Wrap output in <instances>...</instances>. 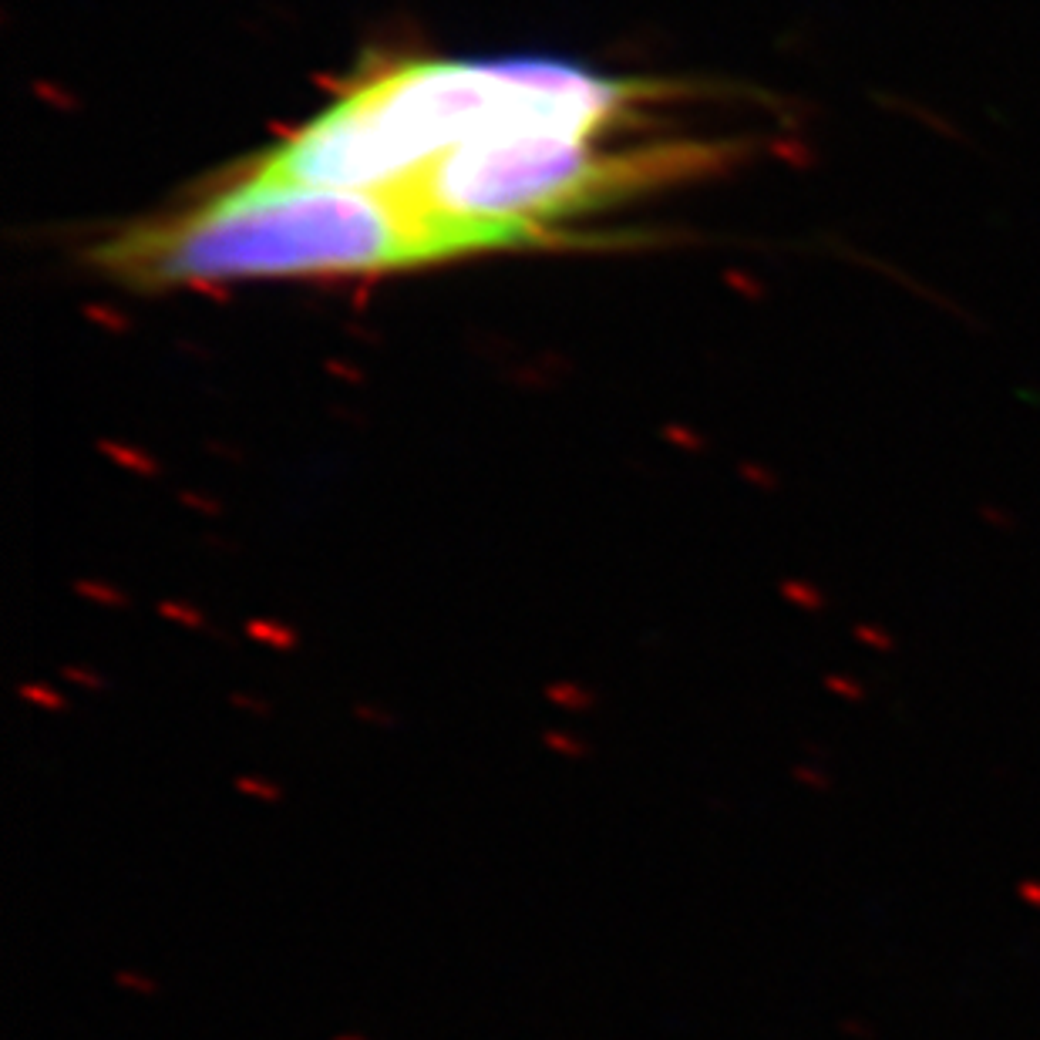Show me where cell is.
<instances>
[{
  "instance_id": "6da1fadb",
  "label": "cell",
  "mask_w": 1040,
  "mask_h": 1040,
  "mask_svg": "<svg viewBox=\"0 0 1040 1040\" xmlns=\"http://www.w3.org/2000/svg\"><path fill=\"white\" fill-rule=\"evenodd\" d=\"M677 95L552 58H404L351 81L327 108L239 172L391 192L441 155L502 135H616Z\"/></svg>"
},
{
  "instance_id": "7a4b0ae2",
  "label": "cell",
  "mask_w": 1040,
  "mask_h": 1040,
  "mask_svg": "<svg viewBox=\"0 0 1040 1040\" xmlns=\"http://www.w3.org/2000/svg\"><path fill=\"white\" fill-rule=\"evenodd\" d=\"M472 256L438 219L394 192L303 186L233 169L196 202L138 219L91 250L122 287L159 293L229 280L361 276Z\"/></svg>"
},
{
  "instance_id": "3957f363",
  "label": "cell",
  "mask_w": 1040,
  "mask_h": 1040,
  "mask_svg": "<svg viewBox=\"0 0 1040 1040\" xmlns=\"http://www.w3.org/2000/svg\"><path fill=\"white\" fill-rule=\"evenodd\" d=\"M731 145L660 142L613 149L610 135L529 132L462 145L391 189L455 229L472 253L549 246L566 219L717 169Z\"/></svg>"
},
{
  "instance_id": "277c9868",
  "label": "cell",
  "mask_w": 1040,
  "mask_h": 1040,
  "mask_svg": "<svg viewBox=\"0 0 1040 1040\" xmlns=\"http://www.w3.org/2000/svg\"><path fill=\"white\" fill-rule=\"evenodd\" d=\"M546 701H549L552 707H559V711L589 714V711H596L600 697H596L589 687L576 684V680H552V684H546Z\"/></svg>"
},
{
  "instance_id": "5b68a950",
  "label": "cell",
  "mask_w": 1040,
  "mask_h": 1040,
  "mask_svg": "<svg viewBox=\"0 0 1040 1040\" xmlns=\"http://www.w3.org/2000/svg\"><path fill=\"white\" fill-rule=\"evenodd\" d=\"M17 697H21L24 704L38 707V711H48V714H64L68 711V697H61L58 690L41 684V680H27V684L17 687Z\"/></svg>"
},
{
  "instance_id": "8992f818",
  "label": "cell",
  "mask_w": 1040,
  "mask_h": 1040,
  "mask_svg": "<svg viewBox=\"0 0 1040 1040\" xmlns=\"http://www.w3.org/2000/svg\"><path fill=\"white\" fill-rule=\"evenodd\" d=\"M542 744H546V751L559 754V758H569V761H586L589 754V744L583 738H576V734L569 731H542Z\"/></svg>"
},
{
  "instance_id": "52a82bcc",
  "label": "cell",
  "mask_w": 1040,
  "mask_h": 1040,
  "mask_svg": "<svg viewBox=\"0 0 1040 1040\" xmlns=\"http://www.w3.org/2000/svg\"><path fill=\"white\" fill-rule=\"evenodd\" d=\"M236 791L239 795H250L263 805H280L283 802V788L276 781L263 778V775H239L236 778Z\"/></svg>"
},
{
  "instance_id": "ba28073f",
  "label": "cell",
  "mask_w": 1040,
  "mask_h": 1040,
  "mask_svg": "<svg viewBox=\"0 0 1040 1040\" xmlns=\"http://www.w3.org/2000/svg\"><path fill=\"white\" fill-rule=\"evenodd\" d=\"M115 987H122L125 993H138V997H155V993H159V983H155L152 977H145V973H135V970H118Z\"/></svg>"
},
{
  "instance_id": "9c48e42d",
  "label": "cell",
  "mask_w": 1040,
  "mask_h": 1040,
  "mask_svg": "<svg viewBox=\"0 0 1040 1040\" xmlns=\"http://www.w3.org/2000/svg\"><path fill=\"white\" fill-rule=\"evenodd\" d=\"M354 717L361 724H371V727H394V724H398V717H394L391 711H384V707H374V704H354Z\"/></svg>"
},
{
  "instance_id": "30bf717a",
  "label": "cell",
  "mask_w": 1040,
  "mask_h": 1040,
  "mask_svg": "<svg viewBox=\"0 0 1040 1040\" xmlns=\"http://www.w3.org/2000/svg\"><path fill=\"white\" fill-rule=\"evenodd\" d=\"M64 677H68L71 684L85 687V690H105L108 687V680L101 674H91L88 667H64Z\"/></svg>"
},
{
  "instance_id": "8fae6325",
  "label": "cell",
  "mask_w": 1040,
  "mask_h": 1040,
  "mask_svg": "<svg viewBox=\"0 0 1040 1040\" xmlns=\"http://www.w3.org/2000/svg\"><path fill=\"white\" fill-rule=\"evenodd\" d=\"M229 701H233V707H239V711H246L253 717H270L273 714L270 701H263V697H253V694H233Z\"/></svg>"
},
{
  "instance_id": "7c38bea8",
  "label": "cell",
  "mask_w": 1040,
  "mask_h": 1040,
  "mask_svg": "<svg viewBox=\"0 0 1040 1040\" xmlns=\"http://www.w3.org/2000/svg\"><path fill=\"white\" fill-rule=\"evenodd\" d=\"M250 633H256V637H263V640H270L273 643V647H280V650H290L293 647V637H290V633H280V630H276V627H250Z\"/></svg>"
},
{
  "instance_id": "4fadbf2b",
  "label": "cell",
  "mask_w": 1040,
  "mask_h": 1040,
  "mask_svg": "<svg viewBox=\"0 0 1040 1040\" xmlns=\"http://www.w3.org/2000/svg\"><path fill=\"white\" fill-rule=\"evenodd\" d=\"M334 1040H367V1037H361V1034H337Z\"/></svg>"
}]
</instances>
